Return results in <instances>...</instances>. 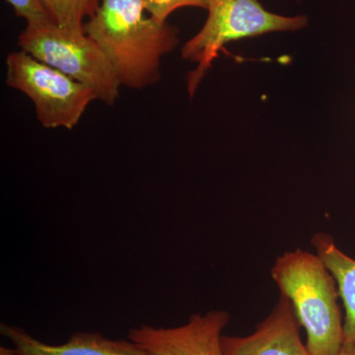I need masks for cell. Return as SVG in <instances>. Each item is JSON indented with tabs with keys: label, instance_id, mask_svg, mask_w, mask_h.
<instances>
[{
	"label": "cell",
	"instance_id": "6da1fadb",
	"mask_svg": "<svg viewBox=\"0 0 355 355\" xmlns=\"http://www.w3.org/2000/svg\"><path fill=\"white\" fill-rule=\"evenodd\" d=\"M142 0H101L84 32L113 65L121 85L142 89L160 80L162 58L179 44V31L159 22Z\"/></svg>",
	"mask_w": 355,
	"mask_h": 355
},
{
	"label": "cell",
	"instance_id": "7a4b0ae2",
	"mask_svg": "<svg viewBox=\"0 0 355 355\" xmlns=\"http://www.w3.org/2000/svg\"><path fill=\"white\" fill-rule=\"evenodd\" d=\"M272 279L291 301L307 335L312 355H336L343 343V320L338 284L318 254L297 249L275 261Z\"/></svg>",
	"mask_w": 355,
	"mask_h": 355
},
{
	"label": "cell",
	"instance_id": "3957f363",
	"mask_svg": "<svg viewBox=\"0 0 355 355\" xmlns=\"http://www.w3.org/2000/svg\"><path fill=\"white\" fill-rule=\"evenodd\" d=\"M18 46L92 89L105 104L113 106L118 100L121 84L113 65L85 33L67 31L51 20L31 23L18 37Z\"/></svg>",
	"mask_w": 355,
	"mask_h": 355
},
{
	"label": "cell",
	"instance_id": "277c9868",
	"mask_svg": "<svg viewBox=\"0 0 355 355\" xmlns=\"http://www.w3.org/2000/svg\"><path fill=\"white\" fill-rule=\"evenodd\" d=\"M207 10L209 16L205 25L182 49L184 60L198 64L188 77L191 96L229 42L266 33L296 31L307 25L305 16L286 17L268 12L258 0H210Z\"/></svg>",
	"mask_w": 355,
	"mask_h": 355
},
{
	"label": "cell",
	"instance_id": "5b68a950",
	"mask_svg": "<svg viewBox=\"0 0 355 355\" xmlns=\"http://www.w3.org/2000/svg\"><path fill=\"white\" fill-rule=\"evenodd\" d=\"M6 64V85L31 100L44 128L72 130L98 100L92 89L24 51L9 53Z\"/></svg>",
	"mask_w": 355,
	"mask_h": 355
},
{
	"label": "cell",
	"instance_id": "8992f818",
	"mask_svg": "<svg viewBox=\"0 0 355 355\" xmlns=\"http://www.w3.org/2000/svg\"><path fill=\"white\" fill-rule=\"evenodd\" d=\"M229 320L226 311L212 310L191 315L188 323L174 328L141 324L130 329L128 340L149 355H224L222 331Z\"/></svg>",
	"mask_w": 355,
	"mask_h": 355
},
{
	"label": "cell",
	"instance_id": "52a82bcc",
	"mask_svg": "<svg viewBox=\"0 0 355 355\" xmlns=\"http://www.w3.org/2000/svg\"><path fill=\"white\" fill-rule=\"evenodd\" d=\"M291 301L280 293L268 317L247 336H222L224 355H312L303 343Z\"/></svg>",
	"mask_w": 355,
	"mask_h": 355
},
{
	"label": "cell",
	"instance_id": "ba28073f",
	"mask_svg": "<svg viewBox=\"0 0 355 355\" xmlns=\"http://www.w3.org/2000/svg\"><path fill=\"white\" fill-rule=\"evenodd\" d=\"M0 331L20 355H149L132 340H111L93 331H77L58 345L40 342L19 327L1 324Z\"/></svg>",
	"mask_w": 355,
	"mask_h": 355
},
{
	"label": "cell",
	"instance_id": "9c48e42d",
	"mask_svg": "<svg viewBox=\"0 0 355 355\" xmlns=\"http://www.w3.org/2000/svg\"><path fill=\"white\" fill-rule=\"evenodd\" d=\"M317 254L335 277L345 306L342 347L355 349V260L336 247L331 236L319 233L313 237Z\"/></svg>",
	"mask_w": 355,
	"mask_h": 355
},
{
	"label": "cell",
	"instance_id": "30bf717a",
	"mask_svg": "<svg viewBox=\"0 0 355 355\" xmlns=\"http://www.w3.org/2000/svg\"><path fill=\"white\" fill-rule=\"evenodd\" d=\"M55 24L72 33L84 32L86 20L99 8L101 0H41Z\"/></svg>",
	"mask_w": 355,
	"mask_h": 355
},
{
	"label": "cell",
	"instance_id": "8fae6325",
	"mask_svg": "<svg viewBox=\"0 0 355 355\" xmlns=\"http://www.w3.org/2000/svg\"><path fill=\"white\" fill-rule=\"evenodd\" d=\"M147 13L159 22H167V18L182 7H200L207 9L210 0H142Z\"/></svg>",
	"mask_w": 355,
	"mask_h": 355
},
{
	"label": "cell",
	"instance_id": "7c38bea8",
	"mask_svg": "<svg viewBox=\"0 0 355 355\" xmlns=\"http://www.w3.org/2000/svg\"><path fill=\"white\" fill-rule=\"evenodd\" d=\"M18 17L23 18L26 24L51 20L41 0H6Z\"/></svg>",
	"mask_w": 355,
	"mask_h": 355
},
{
	"label": "cell",
	"instance_id": "4fadbf2b",
	"mask_svg": "<svg viewBox=\"0 0 355 355\" xmlns=\"http://www.w3.org/2000/svg\"><path fill=\"white\" fill-rule=\"evenodd\" d=\"M0 355H20L18 354L15 347L14 349H8L6 347H0Z\"/></svg>",
	"mask_w": 355,
	"mask_h": 355
},
{
	"label": "cell",
	"instance_id": "5bb4252c",
	"mask_svg": "<svg viewBox=\"0 0 355 355\" xmlns=\"http://www.w3.org/2000/svg\"><path fill=\"white\" fill-rule=\"evenodd\" d=\"M336 355H355V349H345V347H342L340 349V352H338Z\"/></svg>",
	"mask_w": 355,
	"mask_h": 355
}]
</instances>
